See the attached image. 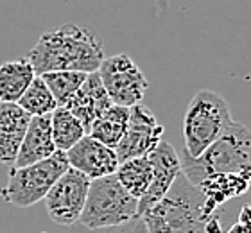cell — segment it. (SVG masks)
Segmentation results:
<instances>
[{"label": "cell", "instance_id": "obj_6", "mask_svg": "<svg viewBox=\"0 0 251 233\" xmlns=\"http://www.w3.org/2000/svg\"><path fill=\"white\" fill-rule=\"evenodd\" d=\"M67 153L56 151L50 158L32 165L13 167L4 188H0V196L4 201L16 208H29L47 197L54 183L68 171Z\"/></svg>", "mask_w": 251, "mask_h": 233}, {"label": "cell", "instance_id": "obj_19", "mask_svg": "<svg viewBox=\"0 0 251 233\" xmlns=\"http://www.w3.org/2000/svg\"><path fill=\"white\" fill-rule=\"evenodd\" d=\"M50 129H52V140L56 149L67 153L77 144L79 140L86 135L83 124L74 117L67 108H58L50 113Z\"/></svg>", "mask_w": 251, "mask_h": 233}, {"label": "cell", "instance_id": "obj_14", "mask_svg": "<svg viewBox=\"0 0 251 233\" xmlns=\"http://www.w3.org/2000/svg\"><path fill=\"white\" fill-rule=\"evenodd\" d=\"M56 145L52 140V129H50V115L45 117H32L29 122V128L25 131V136L22 140L20 151L16 156L15 165L20 167L32 165L38 161H43L50 158L56 153Z\"/></svg>", "mask_w": 251, "mask_h": 233}, {"label": "cell", "instance_id": "obj_18", "mask_svg": "<svg viewBox=\"0 0 251 233\" xmlns=\"http://www.w3.org/2000/svg\"><path fill=\"white\" fill-rule=\"evenodd\" d=\"M117 180L121 181L127 194L140 201L147 192L152 180V165L147 156L133 158V160L122 161L115 172Z\"/></svg>", "mask_w": 251, "mask_h": 233}, {"label": "cell", "instance_id": "obj_13", "mask_svg": "<svg viewBox=\"0 0 251 233\" xmlns=\"http://www.w3.org/2000/svg\"><path fill=\"white\" fill-rule=\"evenodd\" d=\"M31 119V115L18 104L0 103V163L7 167L15 165Z\"/></svg>", "mask_w": 251, "mask_h": 233}, {"label": "cell", "instance_id": "obj_1", "mask_svg": "<svg viewBox=\"0 0 251 233\" xmlns=\"http://www.w3.org/2000/svg\"><path fill=\"white\" fill-rule=\"evenodd\" d=\"M104 57L102 42L92 27L65 24L56 31L43 32L27 54V61L36 76L63 70L94 74Z\"/></svg>", "mask_w": 251, "mask_h": 233}, {"label": "cell", "instance_id": "obj_7", "mask_svg": "<svg viewBox=\"0 0 251 233\" xmlns=\"http://www.w3.org/2000/svg\"><path fill=\"white\" fill-rule=\"evenodd\" d=\"M97 74L111 104L124 108L140 104L149 86L140 67L127 54H113L104 57Z\"/></svg>", "mask_w": 251, "mask_h": 233}, {"label": "cell", "instance_id": "obj_9", "mask_svg": "<svg viewBox=\"0 0 251 233\" xmlns=\"http://www.w3.org/2000/svg\"><path fill=\"white\" fill-rule=\"evenodd\" d=\"M163 136V126L158 122L151 109L144 104L129 108V122L124 136L115 147L119 163L133 158L149 156L156 149Z\"/></svg>", "mask_w": 251, "mask_h": 233}, {"label": "cell", "instance_id": "obj_17", "mask_svg": "<svg viewBox=\"0 0 251 233\" xmlns=\"http://www.w3.org/2000/svg\"><path fill=\"white\" fill-rule=\"evenodd\" d=\"M127 122H129V108L111 104L110 108L104 109L95 119L94 124L90 126L88 135L92 138L99 140L106 147L115 151V147L119 145L126 129H127Z\"/></svg>", "mask_w": 251, "mask_h": 233}, {"label": "cell", "instance_id": "obj_11", "mask_svg": "<svg viewBox=\"0 0 251 233\" xmlns=\"http://www.w3.org/2000/svg\"><path fill=\"white\" fill-rule=\"evenodd\" d=\"M67 160L68 165L84 174L90 181L115 174L121 165L115 151L90 135H84L72 149L67 151Z\"/></svg>", "mask_w": 251, "mask_h": 233}, {"label": "cell", "instance_id": "obj_3", "mask_svg": "<svg viewBox=\"0 0 251 233\" xmlns=\"http://www.w3.org/2000/svg\"><path fill=\"white\" fill-rule=\"evenodd\" d=\"M181 174L198 188L210 176L251 172V131L241 122H233L230 129L212 144L199 158L181 151Z\"/></svg>", "mask_w": 251, "mask_h": 233}, {"label": "cell", "instance_id": "obj_12", "mask_svg": "<svg viewBox=\"0 0 251 233\" xmlns=\"http://www.w3.org/2000/svg\"><path fill=\"white\" fill-rule=\"evenodd\" d=\"M111 106V101L106 93L104 86L100 83L99 74H88L83 86L74 93L63 108H67L75 119L83 124V128L88 133L90 126L94 124L95 119L99 117L104 109Z\"/></svg>", "mask_w": 251, "mask_h": 233}, {"label": "cell", "instance_id": "obj_2", "mask_svg": "<svg viewBox=\"0 0 251 233\" xmlns=\"http://www.w3.org/2000/svg\"><path fill=\"white\" fill-rule=\"evenodd\" d=\"M214 215L199 188L179 172L173 186L151 210L142 215L147 233H206Z\"/></svg>", "mask_w": 251, "mask_h": 233}, {"label": "cell", "instance_id": "obj_22", "mask_svg": "<svg viewBox=\"0 0 251 233\" xmlns=\"http://www.w3.org/2000/svg\"><path fill=\"white\" fill-rule=\"evenodd\" d=\"M67 233H147L146 223L142 221V217H136L133 221L121 226H115V228H104V230H88L84 228L83 224L75 223L74 226L68 228Z\"/></svg>", "mask_w": 251, "mask_h": 233}, {"label": "cell", "instance_id": "obj_10", "mask_svg": "<svg viewBox=\"0 0 251 233\" xmlns=\"http://www.w3.org/2000/svg\"><path fill=\"white\" fill-rule=\"evenodd\" d=\"M147 158L152 165V180L144 197L138 201V217H142L147 210H151L158 201H162L163 196L173 186L174 180L181 172L178 151L165 140H162L160 145Z\"/></svg>", "mask_w": 251, "mask_h": 233}, {"label": "cell", "instance_id": "obj_16", "mask_svg": "<svg viewBox=\"0 0 251 233\" xmlns=\"http://www.w3.org/2000/svg\"><path fill=\"white\" fill-rule=\"evenodd\" d=\"M36 72L27 57L0 65V103H18L34 81Z\"/></svg>", "mask_w": 251, "mask_h": 233}, {"label": "cell", "instance_id": "obj_5", "mask_svg": "<svg viewBox=\"0 0 251 233\" xmlns=\"http://www.w3.org/2000/svg\"><path fill=\"white\" fill-rule=\"evenodd\" d=\"M138 217V199L127 194L115 174L90 183L79 224L88 230L115 228Z\"/></svg>", "mask_w": 251, "mask_h": 233}, {"label": "cell", "instance_id": "obj_15", "mask_svg": "<svg viewBox=\"0 0 251 233\" xmlns=\"http://www.w3.org/2000/svg\"><path fill=\"white\" fill-rule=\"evenodd\" d=\"M251 186V172L241 174H217V176L206 178L198 186L199 192L204 196L206 205L212 212H215L221 205L228 203L233 197L246 194Z\"/></svg>", "mask_w": 251, "mask_h": 233}, {"label": "cell", "instance_id": "obj_20", "mask_svg": "<svg viewBox=\"0 0 251 233\" xmlns=\"http://www.w3.org/2000/svg\"><path fill=\"white\" fill-rule=\"evenodd\" d=\"M16 104L31 117H45V115H50L54 109L58 108L56 99H54L49 86L40 76L34 78V81L29 84V88L25 90V93L22 95Z\"/></svg>", "mask_w": 251, "mask_h": 233}, {"label": "cell", "instance_id": "obj_24", "mask_svg": "<svg viewBox=\"0 0 251 233\" xmlns=\"http://www.w3.org/2000/svg\"><path fill=\"white\" fill-rule=\"evenodd\" d=\"M226 233H251V226H246V224L235 223Z\"/></svg>", "mask_w": 251, "mask_h": 233}, {"label": "cell", "instance_id": "obj_21", "mask_svg": "<svg viewBox=\"0 0 251 233\" xmlns=\"http://www.w3.org/2000/svg\"><path fill=\"white\" fill-rule=\"evenodd\" d=\"M88 74L83 72H72V70H63V72H49L43 74L40 78L45 81V84L49 86L50 93L54 95L58 106H65L70 101L74 93L77 92L83 83L86 81Z\"/></svg>", "mask_w": 251, "mask_h": 233}, {"label": "cell", "instance_id": "obj_4", "mask_svg": "<svg viewBox=\"0 0 251 233\" xmlns=\"http://www.w3.org/2000/svg\"><path fill=\"white\" fill-rule=\"evenodd\" d=\"M226 99L212 90H199L188 103L183 117L185 153L199 158L233 126Z\"/></svg>", "mask_w": 251, "mask_h": 233}, {"label": "cell", "instance_id": "obj_8", "mask_svg": "<svg viewBox=\"0 0 251 233\" xmlns=\"http://www.w3.org/2000/svg\"><path fill=\"white\" fill-rule=\"evenodd\" d=\"M90 180L79 171L68 167V171L54 183L45 201L49 217L59 226H74L79 223L86 205L90 190Z\"/></svg>", "mask_w": 251, "mask_h": 233}, {"label": "cell", "instance_id": "obj_23", "mask_svg": "<svg viewBox=\"0 0 251 233\" xmlns=\"http://www.w3.org/2000/svg\"><path fill=\"white\" fill-rule=\"evenodd\" d=\"M237 223L246 224V226H251V205H244L239 212V221Z\"/></svg>", "mask_w": 251, "mask_h": 233}]
</instances>
